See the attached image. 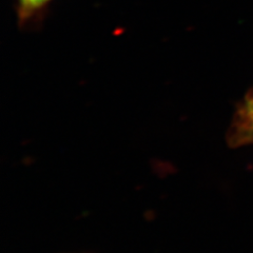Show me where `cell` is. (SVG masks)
<instances>
[{
	"instance_id": "cell-1",
	"label": "cell",
	"mask_w": 253,
	"mask_h": 253,
	"mask_svg": "<svg viewBox=\"0 0 253 253\" xmlns=\"http://www.w3.org/2000/svg\"><path fill=\"white\" fill-rule=\"evenodd\" d=\"M229 142L234 146L253 144V94L248 95L236 111Z\"/></svg>"
},
{
	"instance_id": "cell-2",
	"label": "cell",
	"mask_w": 253,
	"mask_h": 253,
	"mask_svg": "<svg viewBox=\"0 0 253 253\" xmlns=\"http://www.w3.org/2000/svg\"><path fill=\"white\" fill-rule=\"evenodd\" d=\"M54 0H15L19 25L27 26L39 19Z\"/></svg>"
}]
</instances>
